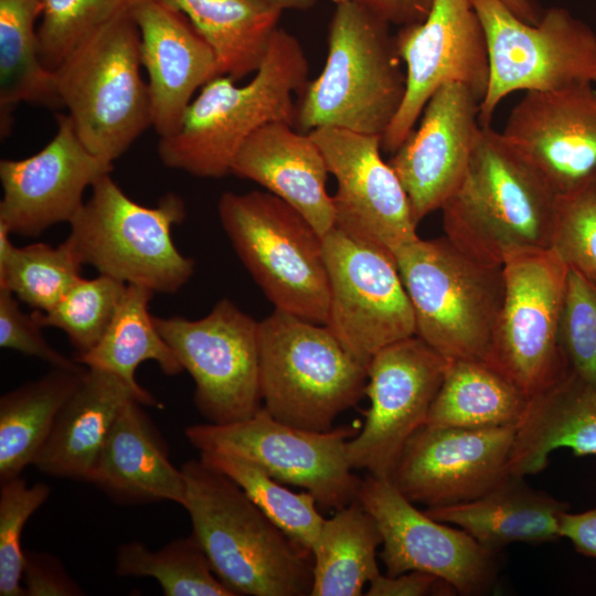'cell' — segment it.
Instances as JSON below:
<instances>
[{"label": "cell", "instance_id": "7c38bea8", "mask_svg": "<svg viewBox=\"0 0 596 596\" xmlns=\"http://www.w3.org/2000/svg\"><path fill=\"white\" fill-rule=\"evenodd\" d=\"M352 429L315 432L285 424L263 406L227 424L189 425L184 435L202 453H227L251 460L281 483L305 489L334 511L356 500L362 479L352 472L347 443Z\"/></svg>", "mask_w": 596, "mask_h": 596}, {"label": "cell", "instance_id": "e0dca14e", "mask_svg": "<svg viewBox=\"0 0 596 596\" xmlns=\"http://www.w3.org/2000/svg\"><path fill=\"white\" fill-rule=\"evenodd\" d=\"M356 499L376 522L383 544L380 557L387 576L409 571L430 573L465 596L492 588L499 552L482 546L462 529L447 526L419 511L390 479L369 473Z\"/></svg>", "mask_w": 596, "mask_h": 596}, {"label": "cell", "instance_id": "d6a6232c", "mask_svg": "<svg viewBox=\"0 0 596 596\" xmlns=\"http://www.w3.org/2000/svg\"><path fill=\"white\" fill-rule=\"evenodd\" d=\"M41 0H0V132L8 137L21 103L63 107L53 72L41 62Z\"/></svg>", "mask_w": 596, "mask_h": 596}, {"label": "cell", "instance_id": "f546056e", "mask_svg": "<svg viewBox=\"0 0 596 596\" xmlns=\"http://www.w3.org/2000/svg\"><path fill=\"white\" fill-rule=\"evenodd\" d=\"M530 398L486 361L448 360L426 424L437 427H518Z\"/></svg>", "mask_w": 596, "mask_h": 596}, {"label": "cell", "instance_id": "d6986e66", "mask_svg": "<svg viewBox=\"0 0 596 596\" xmlns=\"http://www.w3.org/2000/svg\"><path fill=\"white\" fill-rule=\"evenodd\" d=\"M337 180L334 227L393 254L417 240L408 196L381 156V137L322 127L308 132Z\"/></svg>", "mask_w": 596, "mask_h": 596}, {"label": "cell", "instance_id": "4fadbf2b", "mask_svg": "<svg viewBox=\"0 0 596 596\" xmlns=\"http://www.w3.org/2000/svg\"><path fill=\"white\" fill-rule=\"evenodd\" d=\"M153 321L192 376L195 407L209 423L242 421L262 407L259 322L253 317L223 298L203 318Z\"/></svg>", "mask_w": 596, "mask_h": 596}, {"label": "cell", "instance_id": "3957f363", "mask_svg": "<svg viewBox=\"0 0 596 596\" xmlns=\"http://www.w3.org/2000/svg\"><path fill=\"white\" fill-rule=\"evenodd\" d=\"M556 193L490 126L481 127L467 169L440 207L446 237L479 260L503 265L551 247Z\"/></svg>", "mask_w": 596, "mask_h": 596}, {"label": "cell", "instance_id": "ab89813d", "mask_svg": "<svg viewBox=\"0 0 596 596\" xmlns=\"http://www.w3.org/2000/svg\"><path fill=\"white\" fill-rule=\"evenodd\" d=\"M51 494L45 482L28 486L21 476L0 482V596H26L22 584V532Z\"/></svg>", "mask_w": 596, "mask_h": 596}, {"label": "cell", "instance_id": "9a60e30c", "mask_svg": "<svg viewBox=\"0 0 596 596\" xmlns=\"http://www.w3.org/2000/svg\"><path fill=\"white\" fill-rule=\"evenodd\" d=\"M395 43L406 66V92L381 138V149L389 153L415 128L440 86L462 84L481 103L490 76L487 38L473 0H434L424 21L400 28Z\"/></svg>", "mask_w": 596, "mask_h": 596}, {"label": "cell", "instance_id": "bcb514c9", "mask_svg": "<svg viewBox=\"0 0 596 596\" xmlns=\"http://www.w3.org/2000/svg\"><path fill=\"white\" fill-rule=\"evenodd\" d=\"M558 534L567 539L578 553L596 558V507L578 513L562 512Z\"/></svg>", "mask_w": 596, "mask_h": 596}, {"label": "cell", "instance_id": "8fae6325", "mask_svg": "<svg viewBox=\"0 0 596 596\" xmlns=\"http://www.w3.org/2000/svg\"><path fill=\"white\" fill-rule=\"evenodd\" d=\"M568 268L553 248L503 263L504 296L487 363L529 398L568 371L560 344Z\"/></svg>", "mask_w": 596, "mask_h": 596}, {"label": "cell", "instance_id": "1f68e13d", "mask_svg": "<svg viewBox=\"0 0 596 596\" xmlns=\"http://www.w3.org/2000/svg\"><path fill=\"white\" fill-rule=\"evenodd\" d=\"M79 370L51 368L0 397V482L21 476L46 441L56 416L81 382Z\"/></svg>", "mask_w": 596, "mask_h": 596}, {"label": "cell", "instance_id": "83f0119b", "mask_svg": "<svg viewBox=\"0 0 596 596\" xmlns=\"http://www.w3.org/2000/svg\"><path fill=\"white\" fill-rule=\"evenodd\" d=\"M568 502L531 488L510 475L481 497L427 508L430 518L456 524L482 546L499 552L512 543L541 544L560 539L558 521Z\"/></svg>", "mask_w": 596, "mask_h": 596}, {"label": "cell", "instance_id": "44dd1931", "mask_svg": "<svg viewBox=\"0 0 596 596\" xmlns=\"http://www.w3.org/2000/svg\"><path fill=\"white\" fill-rule=\"evenodd\" d=\"M480 102L467 86H440L425 105L414 128L389 164L398 177L418 224L440 210L459 184L481 126Z\"/></svg>", "mask_w": 596, "mask_h": 596}, {"label": "cell", "instance_id": "6da1fadb", "mask_svg": "<svg viewBox=\"0 0 596 596\" xmlns=\"http://www.w3.org/2000/svg\"><path fill=\"white\" fill-rule=\"evenodd\" d=\"M183 508L212 570L235 596H310L312 553L297 544L228 477L200 457L181 466Z\"/></svg>", "mask_w": 596, "mask_h": 596}, {"label": "cell", "instance_id": "4dcf8cb0", "mask_svg": "<svg viewBox=\"0 0 596 596\" xmlns=\"http://www.w3.org/2000/svg\"><path fill=\"white\" fill-rule=\"evenodd\" d=\"M153 294L147 288L127 285L118 310L102 339L89 351L73 359L85 368L119 376L139 394L143 406L161 408L162 404L137 382L138 366L153 361L167 375H177L183 368L149 312Z\"/></svg>", "mask_w": 596, "mask_h": 596}, {"label": "cell", "instance_id": "f35d334b", "mask_svg": "<svg viewBox=\"0 0 596 596\" xmlns=\"http://www.w3.org/2000/svg\"><path fill=\"white\" fill-rule=\"evenodd\" d=\"M140 0H41L38 26L42 64L54 71L82 41Z\"/></svg>", "mask_w": 596, "mask_h": 596}, {"label": "cell", "instance_id": "5b68a950", "mask_svg": "<svg viewBox=\"0 0 596 596\" xmlns=\"http://www.w3.org/2000/svg\"><path fill=\"white\" fill-rule=\"evenodd\" d=\"M131 10L82 41L52 71L78 137L110 163L152 126L140 33Z\"/></svg>", "mask_w": 596, "mask_h": 596}, {"label": "cell", "instance_id": "ee69618b", "mask_svg": "<svg viewBox=\"0 0 596 596\" xmlns=\"http://www.w3.org/2000/svg\"><path fill=\"white\" fill-rule=\"evenodd\" d=\"M22 584L26 596H83L61 561L46 552H25Z\"/></svg>", "mask_w": 596, "mask_h": 596}, {"label": "cell", "instance_id": "f1b7e54d", "mask_svg": "<svg viewBox=\"0 0 596 596\" xmlns=\"http://www.w3.org/2000/svg\"><path fill=\"white\" fill-rule=\"evenodd\" d=\"M182 12L211 46L219 75L255 73L279 28L283 9L265 0H159Z\"/></svg>", "mask_w": 596, "mask_h": 596}, {"label": "cell", "instance_id": "7dc6e473", "mask_svg": "<svg viewBox=\"0 0 596 596\" xmlns=\"http://www.w3.org/2000/svg\"><path fill=\"white\" fill-rule=\"evenodd\" d=\"M390 24L401 26L424 21L434 0H359Z\"/></svg>", "mask_w": 596, "mask_h": 596}, {"label": "cell", "instance_id": "836d02e7", "mask_svg": "<svg viewBox=\"0 0 596 596\" xmlns=\"http://www.w3.org/2000/svg\"><path fill=\"white\" fill-rule=\"evenodd\" d=\"M382 536L372 515L356 499L323 521L312 549L310 596H359L380 571L376 549Z\"/></svg>", "mask_w": 596, "mask_h": 596}, {"label": "cell", "instance_id": "b9f144b4", "mask_svg": "<svg viewBox=\"0 0 596 596\" xmlns=\"http://www.w3.org/2000/svg\"><path fill=\"white\" fill-rule=\"evenodd\" d=\"M560 344L568 370L596 386V284L571 269Z\"/></svg>", "mask_w": 596, "mask_h": 596}, {"label": "cell", "instance_id": "7a4b0ae2", "mask_svg": "<svg viewBox=\"0 0 596 596\" xmlns=\"http://www.w3.org/2000/svg\"><path fill=\"white\" fill-rule=\"evenodd\" d=\"M308 75L299 40L278 28L249 83L236 86L232 77L216 75L201 87L177 131L159 139L161 162L200 178L230 174L240 148L258 128L274 121L295 127L294 94L304 92Z\"/></svg>", "mask_w": 596, "mask_h": 596}, {"label": "cell", "instance_id": "52a82bcc", "mask_svg": "<svg viewBox=\"0 0 596 596\" xmlns=\"http://www.w3.org/2000/svg\"><path fill=\"white\" fill-rule=\"evenodd\" d=\"M368 366L327 324L275 309L259 322L263 407L276 419L328 432L365 393Z\"/></svg>", "mask_w": 596, "mask_h": 596}, {"label": "cell", "instance_id": "c3c4849f", "mask_svg": "<svg viewBox=\"0 0 596 596\" xmlns=\"http://www.w3.org/2000/svg\"><path fill=\"white\" fill-rule=\"evenodd\" d=\"M519 19L535 24L541 19L540 8L532 0H501Z\"/></svg>", "mask_w": 596, "mask_h": 596}, {"label": "cell", "instance_id": "277c9868", "mask_svg": "<svg viewBox=\"0 0 596 596\" xmlns=\"http://www.w3.org/2000/svg\"><path fill=\"white\" fill-rule=\"evenodd\" d=\"M390 25L360 2L336 6L326 64L297 105L298 131L333 127L382 138L406 92V73Z\"/></svg>", "mask_w": 596, "mask_h": 596}, {"label": "cell", "instance_id": "cb8c5ba5", "mask_svg": "<svg viewBox=\"0 0 596 596\" xmlns=\"http://www.w3.org/2000/svg\"><path fill=\"white\" fill-rule=\"evenodd\" d=\"M232 174L252 180L297 210L323 237L334 227L326 159L309 134L283 123L254 131L236 153Z\"/></svg>", "mask_w": 596, "mask_h": 596}, {"label": "cell", "instance_id": "60d3db41", "mask_svg": "<svg viewBox=\"0 0 596 596\" xmlns=\"http://www.w3.org/2000/svg\"><path fill=\"white\" fill-rule=\"evenodd\" d=\"M551 248L568 269L596 284V179L557 195Z\"/></svg>", "mask_w": 596, "mask_h": 596}, {"label": "cell", "instance_id": "9c48e42d", "mask_svg": "<svg viewBox=\"0 0 596 596\" xmlns=\"http://www.w3.org/2000/svg\"><path fill=\"white\" fill-rule=\"evenodd\" d=\"M91 190L68 223L67 238L83 265L155 294L178 292L194 273V260L180 253L172 240L173 227L185 219L183 200L169 192L156 206L141 205L110 173Z\"/></svg>", "mask_w": 596, "mask_h": 596}, {"label": "cell", "instance_id": "ba28073f", "mask_svg": "<svg viewBox=\"0 0 596 596\" xmlns=\"http://www.w3.org/2000/svg\"><path fill=\"white\" fill-rule=\"evenodd\" d=\"M221 225L275 309L326 324L329 278L323 241L291 205L268 191L224 192Z\"/></svg>", "mask_w": 596, "mask_h": 596}, {"label": "cell", "instance_id": "ffe728a7", "mask_svg": "<svg viewBox=\"0 0 596 596\" xmlns=\"http://www.w3.org/2000/svg\"><path fill=\"white\" fill-rule=\"evenodd\" d=\"M56 123L54 137L39 152L0 161V223L12 234L36 237L70 223L86 189L113 171V163L85 147L68 115L58 114Z\"/></svg>", "mask_w": 596, "mask_h": 596}, {"label": "cell", "instance_id": "30bf717a", "mask_svg": "<svg viewBox=\"0 0 596 596\" xmlns=\"http://www.w3.org/2000/svg\"><path fill=\"white\" fill-rule=\"evenodd\" d=\"M489 53L490 76L479 123L490 126L499 103L517 91L551 92L596 83V33L566 9L538 23L519 19L501 0H473Z\"/></svg>", "mask_w": 596, "mask_h": 596}, {"label": "cell", "instance_id": "7bdbcfd3", "mask_svg": "<svg viewBox=\"0 0 596 596\" xmlns=\"http://www.w3.org/2000/svg\"><path fill=\"white\" fill-rule=\"evenodd\" d=\"M42 327L33 315L23 312L18 298L0 288V348L40 359L51 368L79 370L84 368L54 349L43 337Z\"/></svg>", "mask_w": 596, "mask_h": 596}, {"label": "cell", "instance_id": "2e32d148", "mask_svg": "<svg viewBox=\"0 0 596 596\" xmlns=\"http://www.w3.org/2000/svg\"><path fill=\"white\" fill-rule=\"evenodd\" d=\"M447 363L416 334L384 347L371 359L365 386L371 406L361 433L347 443L353 469L390 478L407 440L426 424Z\"/></svg>", "mask_w": 596, "mask_h": 596}, {"label": "cell", "instance_id": "8d00e7d4", "mask_svg": "<svg viewBox=\"0 0 596 596\" xmlns=\"http://www.w3.org/2000/svg\"><path fill=\"white\" fill-rule=\"evenodd\" d=\"M200 458L234 481L264 514L312 553L324 519L315 497L294 492L257 464L227 453H202Z\"/></svg>", "mask_w": 596, "mask_h": 596}, {"label": "cell", "instance_id": "ac0fdd59", "mask_svg": "<svg viewBox=\"0 0 596 596\" xmlns=\"http://www.w3.org/2000/svg\"><path fill=\"white\" fill-rule=\"evenodd\" d=\"M517 427L424 425L405 444L390 480L413 503L427 508L483 496L510 476Z\"/></svg>", "mask_w": 596, "mask_h": 596}, {"label": "cell", "instance_id": "d4e9b609", "mask_svg": "<svg viewBox=\"0 0 596 596\" xmlns=\"http://www.w3.org/2000/svg\"><path fill=\"white\" fill-rule=\"evenodd\" d=\"M142 404L130 400L116 418L88 481L118 504L170 501L183 507L185 480L181 467Z\"/></svg>", "mask_w": 596, "mask_h": 596}, {"label": "cell", "instance_id": "4316f807", "mask_svg": "<svg viewBox=\"0 0 596 596\" xmlns=\"http://www.w3.org/2000/svg\"><path fill=\"white\" fill-rule=\"evenodd\" d=\"M562 447L575 456L596 455V386L570 370L530 398L517 427L510 475L524 478L542 471L550 454Z\"/></svg>", "mask_w": 596, "mask_h": 596}, {"label": "cell", "instance_id": "7402d4cb", "mask_svg": "<svg viewBox=\"0 0 596 596\" xmlns=\"http://www.w3.org/2000/svg\"><path fill=\"white\" fill-rule=\"evenodd\" d=\"M501 135L556 195L568 193L596 179V89L586 84L526 92Z\"/></svg>", "mask_w": 596, "mask_h": 596}, {"label": "cell", "instance_id": "e575fe53", "mask_svg": "<svg viewBox=\"0 0 596 596\" xmlns=\"http://www.w3.org/2000/svg\"><path fill=\"white\" fill-rule=\"evenodd\" d=\"M11 234L0 223V288L34 311H46L82 278L83 263L68 238L57 246L39 242L18 247Z\"/></svg>", "mask_w": 596, "mask_h": 596}, {"label": "cell", "instance_id": "603a6c76", "mask_svg": "<svg viewBox=\"0 0 596 596\" xmlns=\"http://www.w3.org/2000/svg\"><path fill=\"white\" fill-rule=\"evenodd\" d=\"M148 74L152 127L159 137L179 128L192 96L219 75L215 55L190 20L159 0H140L131 10Z\"/></svg>", "mask_w": 596, "mask_h": 596}, {"label": "cell", "instance_id": "d590c367", "mask_svg": "<svg viewBox=\"0 0 596 596\" xmlns=\"http://www.w3.org/2000/svg\"><path fill=\"white\" fill-rule=\"evenodd\" d=\"M116 574L151 577L166 596H235L215 575L195 538L181 536L151 551L139 541L117 549Z\"/></svg>", "mask_w": 596, "mask_h": 596}, {"label": "cell", "instance_id": "5bb4252c", "mask_svg": "<svg viewBox=\"0 0 596 596\" xmlns=\"http://www.w3.org/2000/svg\"><path fill=\"white\" fill-rule=\"evenodd\" d=\"M322 241L330 289L326 324L368 366L384 347L416 334L395 257L385 247L337 227Z\"/></svg>", "mask_w": 596, "mask_h": 596}, {"label": "cell", "instance_id": "f6af8a7d", "mask_svg": "<svg viewBox=\"0 0 596 596\" xmlns=\"http://www.w3.org/2000/svg\"><path fill=\"white\" fill-rule=\"evenodd\" d=\"M368 596H425L455 595L456 589L438 576L409 571L396 576L379 573L369 583Z\"/></svg>", "mask_w": 596, "mask_h": 596}, {"label": "cell", "instance_id": "484cf974", "mask_svg": "<svg viewBox=\"0 0 596 596\" xmlns=\"http://www.w3.org/2000/svg\"><path fill=\"white\" fill-rule=\"evenodd\" d=\"M130 400L142 404L139 394L119 376L85 368L33 466L53 478L87 482L116 418Z\"/></svg>", "mask_w": 596, "mask_h": 596}, {"label": "cell", "instance_id": "8992f818", "mask_svg": "<svg viewBox=\"0 0 596 596\" xmlns=\"http://www.w3.org/2000/svg\"><path fill=\"white\" fill-rule=\"evenodd\" d=\"M416 336L446 359L488 360L504 296L503 265L466 254L446 236L394 254Z\"/></svg>", "mask_w": 596, "mask_h": 596}, {"label": "cell", "instance_id": "681fc988", "mask_svg": "<svg viewBox=\"0 0 596 596\" xmlns=\"http://www.w3.org/2000/svg\"><path fill=\"white\" fill-rule=\"evenodd\" d=\"M279 7L283 10H307L316 6L318 0H265Z\"/></svg>", "mask_w": 596, "mask_h": 596}, {"label": "cell", "instance_id": "74e56055", "mask_svg": "<svg viewBox=\"0 0 596 596\" xmlns=\"http://www.w3.org/2000/svg\"><path fill=\"white\" fill-rule=\"evenodd\" d=\"M127 285L98 274L81 278L51 309L33 311L42 328L65 333L75 355L86 353L102 339L121 302Z\"/></svg>", "mask_w": 596, "mask_h": 596}, {"label": "cell", "instance_id": "f907efd6", "mask_svg": "<svg viewBox=\"0 0 596 596\" xmlns=\"http://www.w3.org/2000/svg\"><path fill=\"white\" fill-rule=\"evenodd\" d=\"M331 1H333L336 4L342 3V2H348V1H356V2H359V0H331Z\"/></svg>", "mask_w": 596, "mask_h": 596}]
</instances>
